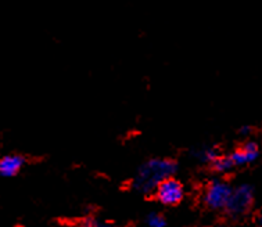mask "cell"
Listing matches in <instances>:
<instances>
[{
  "label": "cell",
  "mask_w": 262,
  "mask_h": 227,
  "mask_svg": "<svg viewBox=\"0 0 262 227\" xmlns=\"http://www.w3.org/2000/svg\"><path fill=\"white\" fill-rule=\"evenodd\" d=\"M179 165L177 160L168 156L150 158L139 166L130 180V189L142 195H150L162 180L177 175Z\"/></svg>",
  "instance_id": "1"
},
{
  "label": "cell",
  "mask_w": 262,
  "mask_h": 227,
  "mask_svg": "<svg viewBox=\"0 0 262 227\" xmlns=\"http://www.w3.org/2000/svg\"><path fill=\"white\" fill-rule=\"evenodd\" d=\"M255 203V190L251 185L243 183L232 189L226 207L222 212L230 219H243L250 215Z\"/></svg>",
  "instance_id": "2"
},
{
  "label": "cell",
  "mask_w": 262,
  "mask_h": 227,
  "mask_svg": "<svg viewBox=\"0 0 262 227\" xmlns=\"http://www.w3.org/2000/svg\"><path fill=\"white\" fill-rule=\"evenodd\" d=\"M232 185L226 179L222 177H215L211 179L204 186V190L201 193V202L208 211H224L226 207L229 197L232 194Z\"/></svg>",
  "instance_id": "3"
},
{
  "label": "cell",
  "mask_w": 262,
  "mask_h": 227,
  "mask_svg": "<svg viewBox=\"0 0 262 227\" xmlns=\"http://www.w3.org/2000/svg\"><path fill=\"white\" fill-rule=\"evenodd\" d=\"M152 198L165 207H178L185 198V187L175 176L167 177L152 191Z\"/></svg>",
  "instance_id": "4"
},
{
  "label": "cell",
  "mask_w": 262,
  "mask_h": 227,
  "mask_svg": "<svg viewBox=\"0 0 262 227\" xmlns=\"http://www.w3.org/2000/svg\"><path fill=\"white\" fill-rule=\"evenodd\" d=\"M229 158L234 168L251 165L259 158V146L257 142L247 139L242 144H238L233 151L229 152Z\"/></svg>",
  "instance_id": "5"
},
{
  "label": "cell",
  "mask_w": 262,
  "mask_h": 227,
  "mask_svg": "<svg viewBox=\"0 0 262 227\" xmlns=\"http://www.w3.org/2000/svg\"><path fill=\"white\" fill-rule=\"evenodd\" d=\"M27 158L21 154H7L0 156V177H15L24 169Z\"/></svg>",
  "instance_id": "6"
},
{
  "label": "cell",
  "mask_w": 262,
  "mask_h": 227,
  "mask_svg": "<svg viewBox=\"0 0 262 227\" xmlns=\"http://www.w3.org/2000/svg\"><path fill=\"white\" fill-rule=\"evenodd\" d=\"M221 148L218 146H201L194 148L191 151V155L194 160L204 164V165H210L211 162L214 161L216 156L221 154Z\"/></svg>",
  "instance_id": "7"
},
{
  "label": "cell",
  "mask_w": 262,
  "mask_h": 227,
  "mask_svg": "<svg viewBox=\"0 0 262 227\" xmlns=\"http://www.w3.org/2000/svg\"><path fill=\"white\" fill-rule=\"evenodd\" d=\"M207 166H208V169L211 172L218 173V175H225V173H228V172L234 169L233 164H232L230 158H229V154H225V152H221L220 155L216 156L214 161Z\"/></svg>",
  "instance_id": "8"
},
{
  "label": "cell",
  "mask_w": 262,
  "mask_h": 227,
  "mask_svg": "<svg viewBox=\"0 0 262 227\" xmlns=\"http://www.w3.org/2000/svg\"><path fill=\"white\" fill-rule=\"evenodd\" d=\"M75 227H117L113 222L103 220V219L95 218V216H88L76 220Z\"/></svg>",
  "instance_id": "9"
},
{
  "label": "cell",
  "mask_w": 262,
  "mask_h": 227,
  "mask_svg": "<svg viewBox=\"0 0 262 227\" xmlns=\"http://www.w3.org/2000/svg\"><path fill=\"white\" fill-rule=\"evenodd\" d=\"M167 218L161 212H150L146 216L147 227H167Z\"/></svg>",
  "instance_id": "10"
},
{
  "label": "cell",
  "mask_w": 262,
  "mask_h": 227,
  "mask_svg": "<svg viewBox=\"0 0 262 227\" xmlns=\"http://www.w3.org/2000/svg\"><path fill=\"white\" fill-rule=\"evenodd\" d=\"M253 126H250V125H244V126H242V128L238 129V133H240L243 138H250V136L253 134Z\"/></svg>",
  "instance_id": "11"
},
{
  "label": "cell",
  "mask_w": 262,
  "mask_h": 227,
  "mask_svg": "<svg viewBox=\"0 0 262 227\" xmlns=\"http://www.w3.org/2000/svg\"><path fill=\"white\" fill-rule=\"evenodd\" d=\"M253 227H261V226H259V224H255V226H253Z\"/></svg>",
  "instance_id": "12"
},
{
  "label": "cell",
  "mask_w": 262,
  "mask_h": 227,
  "mask_svg": "<svg viewBox=\"0 0 262 227\" xmlns=\"http://www.w3.org/2000/svg\"><path fill=\"white\" fill-rule=\"evenodd\" d=\"M216 227H228V226H216Z\"/></svg>",
  "instance_id": "13"
}]
</instances>
